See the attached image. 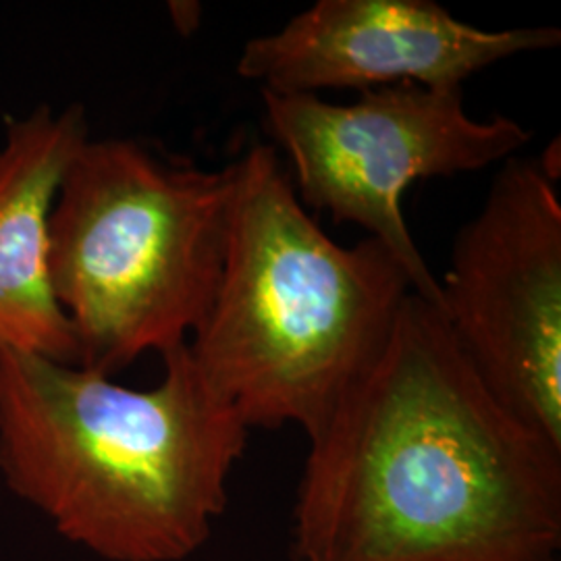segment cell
Segmentation results:
<instances>
[{
  "mask_svg": "<svg viewBox=\"0 0 561 561\" xmlns=\"http://www.w3.org/2000/svg\"><path fill=\"white\" fill-rule=\"evenodd\" d=\"M266 129L289 157L304 208L362 227L400 262L412 294L442 310V285L403 217L414 181L456 178L518 157L530 140L507 115L474 119L458 90L398 83L337 104L261 90Z\"/></svg>",
  "mask_w": 561,
  "mask_h": 561,
  "instance_id": "5b68a950",
  "label": "cell"
},
{
  "mask_svg": "<svg viewBox=\"0 0 561 561\" xmlns=\"http://www.w3.org/2000/svg\"><path fill=\"white\" fill-rule=\"evenodd\" d=\"M561 449L510 414L410 294L310 437L296 561H560Z\"/></svg>",
  "mask_w": 561,
  "mask_h": 561,
  "instance_id": "6da1fadb",
  "label": "cell"
},
{
  "mask_svg": "<svg viewBox=\"0 0 561 561\" xmlns=\"http://www.w3.org/2000/svg\"><path fill=\"white\" fill-rule=\"evenodd\" d=\"M233 190V162L202 169L148 141H85L50 217V279L78 366L113 377L190 343L221 283Z\"/></svg>",
  "mask_w": 561,
  "mask_h": 561,
  "instance_id": "277c9868",
  "label": "cell"
},
{
  "mask_svg": "<svg viewBox=\"0 0 561 561\" xmlns=\"http://www.w3.org/2000/svg\"><path fill=\"white\" fill-rule=\"evenodd\" d=\"M221 283L187 343L248 428L319 433L389 340L412 285L381 241L340 245L304 208L273 144L236 161Z\"/></svg>",
  "mask_w": 561,
  "mask_h": 561,
  "instance_id": "3957f363",
  "label": "cell"
},
{
  "mask_svg": "<svg viewBox=\"0 0 561 561\" xmlns=\"http://www.w3.org/2000/svg\"><path fill=\"white\" fill-rule=\"evenodd\" d=\"M90 140L85 108L41 106L0 144V350L78 364V341L50 279V217Z\"/></svg>",
  "mask_w": 561,
  "mask_h": 561,
  "instance_id": "ba28073f",
  "label": "cell"
},
{
  "mask_svg": "<svg viewBox=\"0 0 561 561\" xmlns=\"http://www.w3.org/2000/svg\"><path fill=\"white\" fill-rule=\"evenodd\" d=\"M131 389L0 350V474L67 541L106 561H183L210 539L248 442L187 343Z\"/></svg>",
  "mask_w": 561,
  "mask_h": 561,
  "instance_id": "7a4b0ae2",
  "label": "cell"
},
{
  "mask_svg": "<svg viewBox=\"0 0 561 561\" xmlns=\"http://www.w3.org/2000/svg\"><path fill=\"white\" fill-rule=\"evenodd\" d=\"M539 159L503 162L451 245L442 312L522 424L561 449V201Z\"/></svg>",
  "mask_w": 561,
  "mask_h": 561,
  "instance_id": "8992f818",
  "label": "cell"
},
{
  "mask_svg": "<svg viewBox=\"0 0 561 561\" xmlns=\"http://www.w3.org/2000/svg\"><path fill=\"white\" fill-rule=\"evenodd\" d=\"M560 42V27L489 32L428 0H319L277 32L245 42L238 76L280 94L398 83L458 90L500 60Z\"/></svg>",
  "mask_w": 561,
  "mask_h": 561,
  "instance_id": "52a82bcc",
  "label": "cell"
}]
</instances>
